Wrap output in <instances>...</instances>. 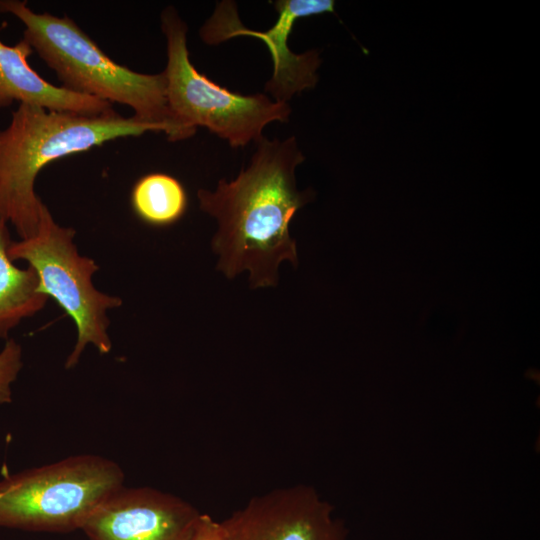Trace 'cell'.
Returning a JSON list of instances; mask_svg holds the SVG:
<instances>
[{
	"instance_id": "52a82bcc",
	"label": "cell",
	"mask_w": 540,
	"mask_h": 540,
	"mask_svg": "<svg viewBox=\"0 0 540 540\" xmlns=\"http://www.w3.org/2000/svg\"><path fill=\"white\" fill-rule=\"evenodd\" d=\"M277 11L275 23L265 31L245 27L237 13L235 3L222 1L217 4L211 17L201 27V39L209 45L238 36L254 37L263 41L273 62V73L265 84V92L277 102L288 103L291 98L313 88L317 84V70L321 60L315 50L301 54L294 53L288 40L295 22L299 18L333 13L332 0H278L274 2Z\"/></svg>"
},
{
	"instance_id": "8992f818",
	"label": "cell",
	"mask_w": 540,
	"mask_h": 540,
	"mask_svg": "<svg viewBox=\"0 0 540 540\" xmlns=\"http://www.w3.org/2000/svg\"><path fill=\"white\" fill-rule=\"evenodd\" d=\"M72 227L59 225L42 203L39 224L33 236L11 241L8 256L23 260L34 270L39 291L52 298L76 327V342L65 361V368L75 367L88 345L100 354L112 349L107 312L122 305L121 298L94 287L93 275L99 270L91 258L79 254Z\"/></svg>"
},
{
	"instance_id": "277c9868",
	"label": "cell",
	"mask_w": 540,
	"mask_h": 540,
	"mask_svg": "<svg viewBox=\"0 0 540 540\" xmlns=\"http://www.w3.org/2000/svg\"><path fill=\"white\" fill-rule=\"evenodd\" d=\"M166 38V99L173 123L188 139L197 127L207 128L233 148L258 142L264 128L288 122L291 107L265 93L233 92L201 74L192 64L187 47L188 27L173 6L161 13Z\"/></svg>"
},
{
	"instance_id": "7c38bea8",
	"label": "cell",
	"mask_w": 540,
	"mask_h": 540,
	"mask_svg": "<svg viewBox=\"0 0 540 540\" xmlns=\"http://www.w3.org/2000/svg\"><path fill=\"white\" fill-rule=\"evenodd\" d=\"M131 207L145 224L166 227L178 222L186 212L187 193L182 183L166 173L154 172L134 184Z\"/></svg>"
},
{
	"instance_id": "8fae6325",
	"label": "cell",
	"mask_w": 540,
	"mask_h": 540,
	"mask_svg": "<svg viewBox=\"0 0 540 540\" xmlns=\"http://www.w3.org/2000/svg\"><path fill=\"white\" fill-rule=\"evenodd\" d=\"M7 222L0 219V338L7 339L10 331L24 319L40 312L48 297L38 287L34 270L19 268L8 256L11 243Z\"/></svg>"
},
{
	"instance_id": "ba28073f",
	"label": "cell",
	"mask_w": 540,
	"mask_h": 540,
	"mask_svg": "<svg viewBox=\"0 0 540 540\" xmlns=\"http://www.w3.org/2000/svg\"><path fill=\"white\" fill-rule=\"evenodd\" d=\"M227 540H346L334 507L305 484L253 496L224 519Z\"/></svg>"
},
{
	"instance_id": "3957f363",
	"label": "cell",
	"mask_w": 540,
	"mask_h": 540,
	"mask_svg": "<svg viewBox=\"0 0 540 540\" xmlns=\"http://www.w3.org/2000/svg\"><path fill=\"white\" fill-rule=\"evenodd\" d=\"M0 13L23 25V39L53 70L61 87L130 107L134 117L162 125L169 141L183 140L173 123L163 72L144 74L111 59L71 18L38 13L23 0H0Z\"/></svg>"
},
{
	"instance_id": "5bb4252c",
	"label": "cell",
	"mask_w": 540,
	"mask_h": 540,
	"mask_svg": "<svg viewBox=\"0 0 540 540\" xmlns=\"http://www.w3.org/2000/svg\"><path fill=\"white\" fill-rule=\"evenodd\" d=\"M189 540H227V537L221 521L202 513Z\"/></svg>"
},
{
	"instance_id": "9c48e42d",
	"label": "cell",
	"mask_w": 540,
	"mask_h": 540,
	"mask_svg": "<svg viewBox=\"0 0 540 540\" xmlns=\"http://www.w3.org/2000/svg\"><path fill=\"white\" fill-rule=\"evenodd\" d=\"M202 512L152 487L121 486L87 517L88 540H189Z\"/></svg>"
},
{
	"instance_id": "30bf717a",
	"label": "cell",
	"mask_w": 540,
	"mask_h": 540,
	"mask_svg": "<svg viewBox=\"0 0 540 540\" xmlns=\"http://www.w3.org/2000/svg\"><path fill=\"white\" fill-rule=\"evenodd\" d=\"M33 52L23 38L15 45L0 40V109L18 102L49 111L92 116L114 111L107 101L77 94L46 81L29 64Z\"/></svg>"
},
{
	"instance_id": "4fadbf2b",
	"label": "cell",
	"mask_w": 540,
	"mask_h": 540,
	"mask_svg": "<svg viewBox=\"0 0 540 540\" xmlns=\"http://www.w3.org/2000/svg\"><path fill=\"white\" fill-rule=\"evenodd\" d=\"M22 367L21 345L14 339H7L0 351V405L12 402V384Z\"/></svg>"
},
{
	"instance_id": "6da1fadb",
	"label": "cell",
	"mask_w": 540,
	"mask_h": 540,
	"mask_svg": "<svg viewBox=\"0 0 540 540\" xmlns=\"http://www.w3.org/2000/svg\"><path fill=\"white\" fill-rule=\"evenodd\" d=\"M255 144L248 166L235 179H221L214 192H197L200 209L218 222L211 242L219 256L217 270L230 279L249 271L254 289L276 286L281 262L297 267L290 223L314 196L296 185V168L305 157L295 136H263Z\"/></svg>"
},
{
	"instance_id": "5b68a950",
	"label": "cell",
	"mask_w": 540,
	"mask_h": 540,
	"mask_svg": "<svg viewBox=\"0 0 540 540\" xmlns=\"http://www.w3.org/2000/svg\"><path fill=\"white\" fill-rule=\"evenodd\" d=\"M122 468L94 454L72 455L0 480V527L31 532L80 530L90 513L124 485Z\"/></svg>"
},
{
	"instance_id": "7a4b0ae2",
	"label": "cell",
	"mask_w": 540,
	"mask_h": 540,
	"mask_svg": "<svg viewBox=\"0 0 540 540\" xmlns=\"http://www.w3.org/2000/svg\"><path fill=\"white\" fill-rule=\"evenodd\" d=\"M149 131L165 133L166 129L115 110L92 116L19 104L9 124L0 129V219L11 223L20 239L33 236L43 203L35 182L46 165Z\"/></svg>"
}]
</instances>
